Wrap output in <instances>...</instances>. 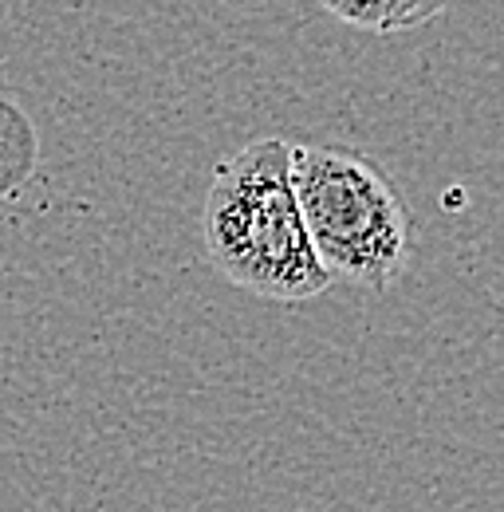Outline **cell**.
I'll use <instances>...</instances> for the list:
<instances>
[{"label":"cell","mask_w":504,"mask_h":512,"mask_svg":"<svg viewBox=\"0 0 504 512\" xmlns=\"http://www.w3.org/2000/svg\"><path fill=\"white\" fill-rule=\"evenodd\" d=\"M201 241L217 272L272 304H308L331 288L315 260L292 186V146L284 138H252L217 162Z\"/></svg>","instance_id":"6da1fadb"},{"label":"cell","mask_w":504,"mask_h":512,"mask_svg":"<svg viewBox=\"0 0 504 512\" xmlns=\"http://www.w3.org/2000/svg\"><path fill=\"white\" fill-rule=\"evenodd\" d=\"M292 186L323 272L386 292L410 260V209L375 162L347 146H292Z\"/></svg>","instance_id":"7a4b0ae2"},{"label":"cell","mask_w":504,"mask_h":512,"mask_svg":"<svg viewBox=\"0 0 504 512\" xmlns=\"http://www.w3.org/2000/svg\"><path fill=\"white\" fill-rule=\"evenodd\" d=\"M319 4L343 24L390 36V32H410L438 20L453 0H319Z\"/></svg>","instance_id":"3957f363"},{"label":"cell","mask_w":504,"mask_h":512,"mask_svg":"<svg viewBox=\"0 0 504 512\" xmlns=\"http://www.w3.org/2000/svg\"><path fill=\"white\" fill-rule=\"evenodd\" d=\"M40 162V138L24 107L0 95V201L20 197Z\"/></svg>","instance_id":"277c9868"}]
</instances>
